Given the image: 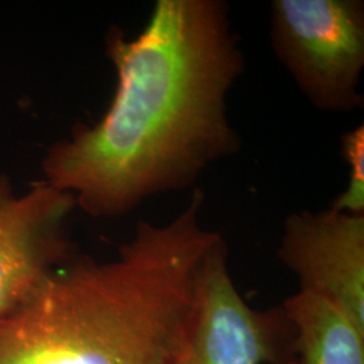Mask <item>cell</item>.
Wrapping results in <instances>:
<instances>
[{
    "mask_svg": "<svg viewBox=\"0 0 364 364\" xmlns=\"http://www.w3.org/2000/svg\"><path fill=\"white\" fill-rule=\"evenodd\" d=\"M270 42L278 61L317 109L363 108V0H273Z\"/></svg>",
    "mask_w": 364,
    "mask_h": 364,
    "instance_id": "obj_3",
    "label": "cell"
},
{
    "mask_svg": "<svg viewBox=\"0 0 364 364\" xmlns=\"http://www.w3.org/2000/svg\"><path fill=\"white\" fill-rule=\"evenodd\" d=\"M105 52L117 73L111 105L50 146L42 173L84 213L108 219L193 186L240 150L228 96L246 61L224 0H156L136 37L108 30Z\"/></svg>",
    "mask_w": 364,
    "mask_h": 364,
    "instance_id": "obj_1",
    "label": "cell"
},
{
    "mask_svg": "<svg viewBox=\"0 0 364 364\" xmlns=\"http://www.w3.org/2000/svg\"><path fill=\"white\" fill-rule=\"evenodd\" d=\"M301 364H364V331L332 302L306 291L285 299Z\"/></svg>",
    "mask_w": 364,
    "mask_h": 364,
    "instance_id": "obj_7",
    "label": "cell"
},
{
    "mask_svg": "<svg viewBox=\"0 0 364 364\" xmlns=\"http://www.w3.org/2000/svg\"><path fill=\"white\" fill-rule=\"evenodd\" d=\"M76 208L73 196L43 180L18 193L11 178L0 176V317L77 255L69 234Z\"/></svg>",
    "mask_w": 364,
    "mask_h": 364,
    "instance_id": "obj_5",
    "label": "cell"
},
{
    "mask_svg": "<svg viewBox=\"0 0 364 364\" xmlns=\"http://www.w3.org/2000/svg\"><path fill=\"white\" fill-rule=\"evenodd\" d=\"M278 258L299 291L332 302L364 331V215L299 210L284 221Z\"/></svg>",
    "mask_w": 364,
    "mask_h": 364,
    "instance_id": "obj_6",
    "label": "cell"
},
{
    "mask_svg": "<svg viewBox=\"0 0 364 364\" xmlns=\"http://www.w3.org/2000/svg\"><path fill=\"white\" fill-rule=\"evenodd\" d=\"M195 188L169 223H138L115 259L73 257L0 317V364H169L219 231Z\"/></svg>",
    "mask_w": 364,
    "mask_h": 364,
    "instance_id": "obj_2",
    "label": "cell"
},
{
    "mask_svg": "<svg viewBox=\"0 0 364 364\" xmlns=\"http://www.w3.org/2000/svg\"><path fill=\"white\" fill-rule=\"evenodd\" d=\"M294 355L282 306L254 309L237 291L221 236L201 264L193 309L169 364H289Z\"/></svg>",
    "mask_w": 364,
    "mask_h": 364,
    "instance_id": "obj_4",
    "label": "cell"
},
{
    "mask_svg": "<svg viewBox=\"0 0 364 364\" xmlns=\"http://www.w3.org/2000/svg\"><path fill=\"white\" fill-rule=\"evenodd\" d=\"M341 154L350 166L348 185L333 200L331 208L352 215H364V126L344 132L340 138Z\"/></svg>",
    "mask_w": 364,
    "mask_h": 364,
    "instance_id": "obj_8",
    "label": "cell"
}]
</instances>
